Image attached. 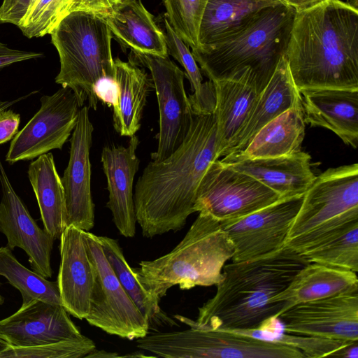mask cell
Wrapping results in <instances>:
<instances>
[{"label": "cell", "mask_w": 358, "mask_h": 358, "mask_svg": "<svg viewBox=\"0 0 358 358\" xmlns=\"http://www.w3.org/2000/svg\"><path fill=\"white\" fill-rule=\"evenodd\" d=\"M165 38L168 53L176 59L185 69L192 94L188 99L194 114L214 113L215 89L213 81L203 83L201 71L189 46L187 45L170 25L166 17L164 20Z\"/></svg>", "instance_id": "31"}, {"label": "cell", "mask_w": 358, "mask_h": 358, "mask_svg": "<svg viewBox=\"0 0 358 358\" xmlns=\"http://www.w3.org/2000/svg\"><path fill=\"white\" fill-rule=\"evenodd\" d=\"M96 348L92 340L80 337L31 347L10 346L0 358H85Z\"/></svg>", "instance_id": "36"}, {"label": "cell", "mask_w": 358, "mask_h": 358, "mask_svg": "<svg viewBox=\"0 0 358 358\" xmlns=\"http://www.w3.org/2000/svg\"><path fill=\"white\" fill-rule=\"evenodd\" d=\"M94 127L89 107L82 106L70 138L68 165L61 178L65 201V225L89 231L94 224V205L91 193L90 150Z\"/></svg>", "instance_id": "15"}, {"label": "cell", "mask_w": 358, "mask_h": 358, "mask_svg": "<svg viewBox=\"0 0 358 358\" xmlns=\"http://www.w3.org/2000/svg\"><path fill=\"white\" fill-rule=\"evenodd\" d=\"M289 334L358 341V290L301 303L278 317Z\"/></svg>", "instance_id": "14"}, {"label": "cell", "mask_w": 358, "mask_h": 358, "mask_svg": "<svg viewBox=\"0 0 358 358\" xmlns=\"http://www.w3.org/2000/svg\"><path fill=\"white\" fill-rule=\"evenodd\" d=\"M34 0H3L0 6V22L18 27Z\"/></svg>", "instance_id": "38"}, {"label": "cell", "mask_w": 358, "mask_h": 358, "mask_svg": "<svg viewBox=\"0 0 358 358\" xmlns=\"http://www.w3.org/2000/svg\"><path fill=\"white\" fill-rule=\"evenodd\" d=\"M0 231L7 238V246L22 249L33 271L45 278H51L50 257L55 239L41 229L31 217L13 189L0 159Z\"/></svg>", "instance_id": "16"}, {"label": "cell", "mask_w": 358, "mask_h": 358, "mask_svg": "<svg viewBox=\"0 0 358 358\" xmlns=\"http://www.w3.org/2000/svg\"><path fill=\"white\" fill-rule=\"evenodd\" d=\"M331 357L345 358H357L358 345L357 341L352 342L336 352Z\"/></svg>", "instance_id": "44"}, {"label": "cell", "mask_w": 358, "mask_h": 358, "mask_svg": "<svg viewBox=\"0 0 358 358\" xmlns=\"http://www.w3.org/2000/svg\"><path fill=\"white\" fill-rule=\"evenodd\" d=\"M234 252L221 220L199 212L183 239L168 254L132 268L145 289L159 302L171 287L216 285Z\"/></svg>", "instance_id": "4"}, {"label": "cell", "mask_w": 358, "mask_h": 358, "mask_svg": "<svg viewBox=\"0 0 358 358\" xmlns=\"http://www.w3.org/2000/svg\"><path fill=\"white\" fill-rule=\"evenodd\" d=\"M110 2L112 3V4L114 6L120 3H122V2H124L125 1H127V0H110Z\"/></svg>", "instance_id": "48"}, {"label": "cell", "mask_w": 358, "mask_h": 358, "mask_svg": "<svg viewBox=\"0 0 358 358\" xmlns=\"http://www.w3.org/2000/svg\"><path fill=\"white\" fill-rule=\"evenodd\" d=\"M114 80L118 89L117 102L113 106V125L122 136L135 135L146 103L150 82L143 69L131 59H114Z\"/></svg>", "instance_id": "28"}, {"label": "cell", "mask_w": 358, "mask_h": 358, "mask_svg": "<svg viewBox=\"0 0 358 358\" xmlns=\"http://www.w3.org/2000/svg\"><path fill=\"white\" fill-rule=\"evenodd\" d=\"M138 144V138L134 135L127 147L106 146L101 156L109 193L106 206L119 232L127 238L134 236L136 233L133 184L139 166L136 155Z\"/></svg>", "instance_id": "19"}, {"label": "cell", "mask_w": 358, "mask_h": 358, "mask_svg": "<svg viewBox=\"0 0 358 358\" xmlns=\"http://www.w3.org/2000/svg\"><path fill=\"white\" fill-rule=\"evenodd\" d=\"M120 357V355L117 353L110 352L103 350H96V348H95L90 352L85 358H113Z\"/></svg>", "instance_id": "45"}, {"label": "cell", "mask_w": 358, "mask_h": 358, "mask_svg": "<svg viewBox=\"0 0 358 358\" xmlns=\"http://www.w3.org/2000/svg\"><path fill=\"white\" fill-rule=\"evenodd\" d=\"M82 335L62 305L38 299L0 320V336L14 347L41 345Z\"/></svg>", "instance_id": "17"}, {"label": "cell", "mask_w": 358, "mask_h": 358, "mask_svg": "<svg viewBox=\"0 0 358 358\" xmlns=\"http://www.w3.org/2000/svg\"><path fill=\"white\" fill-rule=\"evenodd\" d=\"M310 262L358 271V222L301 254Z\"/></svg>", "instance_id": "33"}, {"label": "cell", "mask_w": 358, "mask_h": 358, "mask_svg": "<svg viewBox=\"0 0 358 358\" xmlns=\"http://www.w3.org/2000/svg\"><path fill=\"white\" fill-rule=\"evenodd\" d=\"M0 275L20 292L22 305L34 299L62 305L57 281H50L24 266L7 245L0 247Z\"/></svg>", "instance_id": "32"}, {"label": "cell", "mask_w": 358, "mask_h": 358, "mask_svg": "<svg viewBox=\"0 0 358 358\" xmlns=\"http://www.w3.org/2000/svg\"><path fill=\"white\" fill-rule=\"evenodd\" d=\"M282 3L292 7L296 12L310 8L322 2L330 0H279Z\"/></svg>", "instance_id": "43"}, {"label": "cell", "mask_w": 358, "mask_h": 358, "mask_svg": "<svg viewBox=\"0 0 358 358\" xmlns=\"http://www.w3.org/2000/svg\"><path fill=\"white\" fill-rule=\"evenodd\" d=\"M97 239L120 284L148 321L150 329L154 327L176 325L161 309L159 302L141 284L117 241L102 236H97Z\"/></svg>", "instance_id": "30"}, {"label": "cell", "mask_w": 358, "mask_h": 358, "mask_svg": "<svg viewBox=\"0 0 358 358\" xmlns=\"http://www.w3.org/2000/svg\"><path fill=\"white\" fill-rule=\"evenodd\" d=\"M36 92H32L29 93V94H27L24 96L15 99L12 101H1V100H0V111L8 108L10 106H13V104L17 103L18 101H20L27 97H29V96H31V94H34Z\"/></svg>", "instance_id": "46"}, {"label": "cell", "mask_w": 358, "mask_h": 358, "mask_svg": "<svg viewBox=\"0 0 358 358\" xmlns=\"http://www.w3.org/2000/svg\"><path fill=\"white\" fill-rule=\"evenodd\" d=\"M189 326L182 331H155L138 338L137 347L165 358H304L297 348L230 331L201 328L176 315Z\"/></svg>", "instance_id": "8"}, {"label": "cell", "mask_w": 358, "mask_h": 358, "mask_svg": "<svg viewBox=\"0 0 358 358\" xmlns=\"http://www.w3.org/2000/svg\"><path fill=\"white\" fill-rule=\"evenodd\" d=\"M113 7L110 0H72L69 13L83 10L106 14Z\"/></svg>", "instance_id": "42"}, {"label": "cell", "mask_w": 358, "mask_h": 358, "mask_svg": "<svg viewBox=\"0 0 358 358\" xmlns=\"http://www.w3.org/2000/svg\"><path fill=\"white\" fill-rule=\"evenodd\" d=\"M129 58L147 67L156 91L159 114L158 146L153 161L171 155L182 143L194 113L184 87L185 72L166 56L131 52Z\"/></svg>", "instance_id": "11"}, {"label": "cell", "mask_w": 358, "mask_h": 358, "mask_svg": "<svg viewBox=\"0 0 358 358\" xmlns=\"http://www.w3.org/2000/svg\"><path fill=\"white\" fill-rule=\"evenodd\" d=\"M310 159L309 154L299 149L287 155L223 162L255 178L284 198L304 194L311 186L316 176Z\"/></svg>", "instance_id": "22"}, {"label": "cell", "mask_w": 358, "mask_h": 358, "mask_svg": "<svg viewBox=\"0 0 358 358\" xmlns=\"http://www.w3.org/2000/svg\"><path fill=\"white\" fill-rule=\"evenodd\" d=\"M59 57L55 83L70 88L79 106L85 101L96 110L94 87L101 79L114 78L111 52L112 33L103 15L77 10L66 15L50 33Z\"/></svg>", "instance_id": "6"}, {"label": "cell", "mask_w": 358, "mask_h": 358, "mask_svg": "<svg viewBox=\"0 0 358 358\" xmlns=\"http://www.w3.org/2000/svg\"><path fill=\"white\" fill-rule=\"evenodd\" d=\"M296 14L280 3L262 10L240 33L192 53L201 71L213 82L229 79L249 68L259 93L285 55Z\"/></svg>", "instance_id": "5"}, {"label": "cell", "mask_w": 358, "mask_h": 358, "mask_svg": "<svg viewBox=\"0 0 358 358\" xmlns=\"http://www.w3.org/2000/svg\"><path fill=\"white\" fill-rule=\"evenodd\" d=\"M1 285V283L0 282V286ZM4 302V298L2 296V295L0 294V305H2Z\"/></svg>", "instance_id": "49"}, {"label": "cell", "mask_w": 358, "mask_h": 358, "mask_svg": "<svg viewBox=\"0 0 358 358\" xmlns=\"http://www.w3.org/2000/svg\"><path fill=\"white\" fill-rule=\"evenodd\" d=\"M308 263L285 245L263 256L225 264L215 295L199 308L193 323L201 328L274 338L281 331L278 323L284 303L271 299Z\"/></svg>", "instance_id": "1"}, {"label": "cell", "mask_w": 358, "mask_h": 358, "mask_svg": "<svg viewBox=\"0 0 358 358\" xmlns=\"http://www.w3.org/2000/svg\"><path fill=\"white\" fill-rule=\"evenodd\" d=\"M103 15L122 46L139 53L169 55L164 33L140 1L120 3Z\"/></svg>", "instance_id": "24"}, {"label": "cell", "mask_w": 358, "mask_h": 358, "mask_svg": "<svg viewBox=\"0 0 358 358\" xmlns=\"http://www.w3.org/2000/svg\"><path fill=\"white\" fill-rule=\"evenodd\" d=\"M355 290H358L356 272L310 262L271 301L284 303L282 314L286 310L301 303Z\"/></svg>", "instance_id": "25"}, {"label": "cell", "mask_w": 358, "mask_h": 358, "mask_svg": "<svg viewBox=\"0 0 358 358\" xmlns=\"http://www.w3.org/2000/svg\"><path fill=\"white\" fill-rule=\"evenodd\" d=\"M94 270V283L87 322L105 332L127 338L138 339L149 333V324L127 294L107 260L97 236L83 231Z\"/></svg>", "instance_id": "9"}, {"label": "cell", "mask_w": 358, "mask_h": 358, "mask_svg": "<svg viewBox=\"0 0 358 358\" xmlns=\"http://www.w3.org/2000/svg\"><path fill=\"white\" fill-rule=\"evenodd\" d=\"M60 264L57 276L62 304L69 314L85 319L90 308L94 270L83 230L65 227L60 238Z\"/></svg>", "instance_id": "18"}, {"label": "cell", "mask_w": 358, "mask_h": 358, "mask_svg": "<svg viewBox=\"0 0 358 358\" xmlns=\"http://www.w3.org/2000/svg\"><path fill=\"white\" fill-rule=\"evenodd\" d=\"M217 159L224 157L234 139L243 128L259 96L256 80L247 68L231 78L213 82Z\"/></svg>", "instance_id": "21"}, {"label": "cell", "mask_w": 358, "mask_h": 358, "mask_svg": "<svg viewBox=\"0 0 358 358\" xmlns=\"http://www.w3.org/2000/svg\"><path fill=\"white\" fill-rule=\"evenodd\" d=\"M94 94L98 100L108 106H115L117 102V85L112 78H104L99 80L94 87Z\"/></svg>", "instance_id": "41"}, {"label": "cell", "mask_w": 358, "mask_h": 358, "mask_svg": "<svg viewBox=\"0 0 358 358\" xmlns=\"http://www.w3.org/2000/svg\"><path fill=\"white\" fill-rule=\"evenodd\" d=\"M305 123L328 129L344 143L358 145V90H299Z\"/></svg>", "instance_id": "20"}, {"label": "cell", "mask_w": 358, "mask_h": 358, "mask_svg": "<svg viewBox=\"0 0 358 358\" xmlns=\"http://www.w3.org/2000/svg\"><path fill=\"white\" fill-rule=\"evenodd\" d=\"M11 346V344L4 338L0 336V353Z\"/></svg>", "instance_id": "47"}, {"label": "cell", "mask_w": 358, "mask_h": 358, "mask_svg": "<svg viewBox=\"0 0 358 358\" xmlns=\"http://www.w3.org/2000/svg\"><path fill=\"white\" fill-rule=\"evenodd\" d=\"M285 57L299 90H358V10L330 0L296 12Z\"/></svg>", "instance_id": "3"}, {"label": "cell", "mask_w": 358, "mask_h": 358, "mask_svg": "<svg viewBox=\"0 0 358 358\" xmlns=\"http://www.w3.org/2000/svg\"><path fill=\"white\" fill-rule=\"evenodd\" d=\"M358 222V164L329 168L315 177L285 245L301 254Z\"/></svg>", "instance_id": "7"}, {"label": "cell", "mask_w": 358, "mask_h": 358, "mask_svg": "<svg viewBox=\"0 0 358 358\" xmlns=\"http://www.w3.org/2000/svg\"><path fill=\"white\" fill-rule=\"evenodd\" d=\"M255 178L216 159L199 185L194 211L221 221L236 220L282 199Z\"/></svg>", "instance_id": "10"}, {"label": "cell", "mask_w": 358, "mask_h": 358, "mask_svg": "<svg viewBox=\"0 0 358 358\" xmlns=\"http://www.w3.org/2000/svg\"><path fill=\"white\" fill-rule=\"evenodd\" d=\"M20 115L10 109L0 111V145L13 139L18 132Z\"/></svg>", "instance_id": "39"}, {"label": "cell", "mask_w": 358, "mask_h": 358, "mask_svg": "<svg viewBox=\"0 0 358 358\" xmlns=\"http://www.w3.org/2000/svg\"><path fill=\"white\" fill-rule=\"evenodd\" d=\"M303 194L284 197L243 217L222 221L234 247L232 262L252 259L283 248Z\"/></svg>", "instance_id": "13"}, {"label": "cell", "mask_w": 358, "mask_h": 358, "mask_svg": "<svg viewBox=\"0 0 358 358\" xmlns=\"http://www.w3.org/2000/svg\"><path fill=\"white\" fill-rule=\"evenodd\" d=\"M305 136V121L301 103L280 114L265 124L246 148L221 161L273 157L301 149Z\"/></svg>", "instance_id": "27"}, {"label": "cell", "mask_w": 358, "mask_h": 358, "mask_svg": "<svg viewBox=\"0 0 358 358\" xmlns=\"http://www.w3.org/2000/svg\"><path fill=\"white\" fill-rule=\"evenodd\" d=\"M278 343L299 349L305 357L319 358L331 357L336 352L355 341H342L322 337L287 335L279 333L272 339Z\"/></svg>", "instance_id": "37"}, {"label": "cell", "mask_w": 358, "mask_h": 358, "mask_svg": "<svg viewBox=\"0 0 358 358\" xmlns=\"http://www.w3.org/2000/svg\"><path fill=\"white\" fill-rule=\"evenodd\" d=\"M40 102L39 110L11 141L6 155L10 164L62 150L76 127L80 107L70 88L43 95Z\"/></svg>", "instance_id": "12"}, {"label": "cell", "mask_w": 358, "mask_h": 358, "mask_svg": "<svg viewBox=\"0 0 358 358\" xmlns=\"http://www.w3.org/2000/svg\"><path fill=\"white\" fill-rule=\"evenodd\" d=\"M72 0H34L18 28L31 38L50 34L69 14Z\"/></svg>", "instance_id": "35"}, {"label": "cell", "mask_w": 358, "mask_h": 358, "mask_svg": "<svg viewBox=\"0 0 358 358\" xmlns=\"http://www.w3.org/2000/svg\"><path fill=\"white\" fill-rule=\"evenodd\" d=\"M28 178L39 207L44 229L55 240L60 238L65 225L64 189L53 155H42L32 161Z\"/></svg>", "instance_id": "29"}, {"label": "cell", "mask_w": 358, "mask_h": 358, "mask_svg": "<svg viewBox=\"0 0 358 358\" xmlns=\"http://www.w3.org/2000/svg\"><path fill=\"white\" fill-rule=\"evenodd\" d=\"M279 0H208L198 33L197 49H206L245 29L264 9Z\"/></svg>", "instance_id": "26"}, {"label": "cell", "mask_w": 358, "mask_h": 358, "mask_svg": "<svg viewBox=\"0 0 358 358\" xmlns=\"http://www.w3.org/2000/svg\"><path fill=\"white\" fill-rule=\"evenodd\" d=\"M301 103L299 90L293 81L287 61L283 56L269 82L259 94L248 120L234 139L224 157L243 150L265 124Z\"/></svg>", "instance_id": "23"}, {"label": "cell", "mask_w": 358, "mask_h": 358, "mask_svg": "<svg viewBox=\"0 0 358 358\" xmlns=\"http://www.w3.org/2000/svg\"><path fill=\"white\" fill-rule=\"evenodd\" d=\"M208 0H163L166 18L170 25L192 50L197 49L198 33Z\"/></svg>", "instance_id": "34"}, {"label": "cell", "mask_w": 358, "mask_h": 358, "mask_svg": "<svg viewBox=\"0 0 358 358\" xmlns=\"http://www.w3.org/2000/svg\"><path fill=\"white\" fill-rule=\"evenodd\" d=\"M214 113L194 114L181 145L161 161H151L135 186L136 222L142 234L152 238L178 231L194 211L199 185L217 159Z\"/></svg>", "instance_id": "2"}, {"label": "cell", "mask_w": 358, "mask_h": 358, "mask_svg": "<svg viewBox=\"0 0 358 358\" xmlns=\"http://www.w3.org/2000/svg\"><path fill=\"white\" fill-rule=\"evenodd\" d=\"M42 56L43 54L41 52L11 49L0 41V69L16 62L36 59Z\"/></svg>", "instance_id": "40"}]
</instances>
